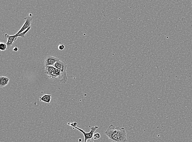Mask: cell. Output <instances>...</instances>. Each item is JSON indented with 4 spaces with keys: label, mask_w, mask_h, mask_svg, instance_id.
<instances>
[{
    "label": "cell",
    "mask_w": 192,
    "mask_h": 142,
    "mask_svg": "<svg viewBox=\"0 0 192 142\" xmlns=\"http://www.w3.org/2000/svg\"><path fill=\"white\" fill-rule=\"evenodd\" d=\"M18 48L17 47H15L14 48V49H13V51H14V52H17V51H18Z\"/></svg>",
    "instance_id": "cell-16"
},
{
    "label": "cell",
    "mask_w": 192,
    "mask_h": 142,
    "mask_svg": "<svg viewBox=\"0 0 192 142\" xmlns=\"http://www.w3.org/2000/svg\"><path fill=\"white\" fill-rule=\"evenodd\" d=\"M5 37L7 39V41L6 43L7 46V50L10 49L13 45L14 43L16 41V39L18 38V36H16V35H10L7 34H5Z\"/></svg>",
    "instance_id": "cell-5"
},
{
    "label": "cell",
    "mask_w": 192,
    "mask_h": 142,
    "mask_svg": "<svg viewBox=\"0 0 192 142\" xmlns=\"http://www.w3.org/2000/svg\"><path fill=\"white\" fill-rule=\"evenodd\" d=\"M52 98V95L45 94L42 96L39 97V100L40 101L45 102L47 103H50Z\"/></svg>",
    "instance_id": "cell-9"
},
{
    "label": "cell",
    "mask_w": 192,
    "mask_h": 142,
    "mask_svg": "<svg viewBox=\"0 0 192 142\" xmlns=\"http://www.w3.org/2000/svg\"><path fill=\"white\" fill-rule=\"evenodd\" d=\"M86 142H94V140L93 139L89 140L87 141Z\"/></svg>",
    "instance_id": "cell-17"
},
{
    "label": "cell",
    "mask_w": 192,
    "mask_h": 142,
    "mask_svg": "<svg viewBox=\"0 0 192 142\" xmlns=\"http://www.w3.org/2000/svg\"><path fill=\"white\" fill-rule=\"evenodd\" d=\"M48 75L49 78L51 79L52 80H55L57 78H60V79L62 77L61 72L57 69L55 70L48 74Z\"/></svg>",
    "instance_id": "cell-7"
},
{
    "label": "cell",
    "mask_w": 192,
    "mask_h": 142,
    "mask_svg": "<svg viewBox=\"0 0 192 142\" xmlns=\"http://www.w3.org/2000/svg\"><path fill=\"white\" fill-rule=\"evenodd\" d=\"M59 59L52 56H48L45 60V65L49 66H54L55 64L58 61H60Z\"/></svg>",
    "instance_id": "cell-6"
},
{
    "label": "cell",
    "mask_w": 192,
    "mask_h": 142,
    "mask_svg": "<svg viewBox=\"0 0 192 142\" xmlns=\"http://www.w3.org/2000/svg\"><path fill=\"white\" fill-rule=\"evenodd\" d=\"M67 124L68 125H69V126H71L73 127L76 126L78 124V123H76V122H73V123H67Z\"/></svg>",
    "instance_id": "cell-14"
},
{
    "label": "cell",
    "mask_w": 192,
    "mask_h": 142,
    "mask_svg": "<svg viewBox=\"0 0 192 142\" xmlns=\"http://www.w3.org/2000/svg\"><path fill=\"white\" fill-rule=\"evenodd\" d=\"M65 49V46L64 44H61L58 46V49L60 51H63Z\"/></svg>",
    "instance_id": "cell-15"
},
{
    "label": "cell",
    "mask_w": 192,
    "mask_h": 142,
    "mask_svg": "<svg viewBox=\"0 0 192 142\" xmlns=\"http://www.w3.org/2000/svg\"><path fill=\"white\" fill-rule=\"evenodd\" d=\"M10 79L5 76H1L0 77V87L1 88L5 87L8 85Z\"/></svg>",
    "instance_id": "cell-8"
},
{
    "label": "cell",
    "mask_w": 192,
    "mask_h": 142,
    "mask_svg": "<svg viewBox=\"0 0 192 142\" xmlns=\"http://www.w3.org/2000/svg\"><path fill=\"white\" fill-rule=\"evenodd\" d=\"M56 68H55L53 66H49V65H45V68L44 73L46 74H48L51 73L53 71L55 70Z\"/></svg>",
    "instance_id": "cell-10"
},
{
    "label": "cell",
    "mask_w": 192,
    "mask_h": 142,
    "mask_svg": "<svg viewBox=\"0 0 192 142\" xmlns=\"http://www.w3.org/2000/svg\"><path fill=\"white\" fill-rule=\"evenodd\" d=\"M73 129H74L75 128L76 129H77L80 131L81 132H82V134H83L84 138V142H86L88 140H89L92 139L93 137H94V132H95V131H96L99 127L98 126H97L93 127L91 128L90 132L89 133L86 132L85 131L81 129L80 128L77 127V126L73 127Z\"/></svg>",
    "instance_id": "cell-3"
},
{
    "label": "cell",
    "mask_w": 192,
    "mask_h": 142,
    "mask_svg": "<svg viewBox=\"0 0 192 142\" xmlns=\"http://www.w3.org/2000/svg\"><path fill=\"white\" fill-rule=\"evenodd\" d=\"M191 2H192V1H191Z\"/></svg>",
    "instance_id": "cell-18"
},
{
    "label": "cell",
    "mask_w": 192,
    "mask_h": 142,
    "mask_svg": "<svg viewBox=\"0 0 192 142\" xmlns=\"http://www.w3.org/2000/svg\"><path fill=\"white\" fill-rule=\"evenodd\" d=\"M53 66L57 69L60 71L62 74V77L60 79V82L62 83H65L68 80L66 71L67 65L66 63L64 61L60 60L57 62Z\"/></svg>",
    "instance_id": "cell-2"
},
{
    "label": "cell",
    "mask_w": 192,
    "mask_h": 142,
    "mask_svg": "<svg viewBox=\"0 0 192 142\" xmlns=\"http://www.w3.org/2000/svg\"><path fill=\"white\" fill-rule=\"evenodd\" d=\"M105 134L112 142H127L128 141L127 132L124 127H116L111 124L105 131Z\"/></svg>",
    "instance_id": "cell-1"
},
{
    "label": "cell",
    "mask_w": 192,
    "mask_h": 142,
    "mask_svg": "<svg viewBox=\"0 0 192 142\" xmlns=\"http://www.w3.org/2000/svg\"><path fill=\"white\" fill-rule=\"evenodd\" d=\"M34 18V16L31 14H29V16H27V17H25L24 19L25 20V22L24 25H23L22 28L20 29L19 31L16 34V35H18L20 34L25 31L26 29H28V28L31 27V25L32 21L33 19Z\"/></svg>",
    "instance_id": "cell-4"
},
{
    "label": "cell",
    "mask_w": 192,
    "mask_h": 142,
    "mask_svg": "<svg viewBox=\"0 0 192 142\" xmlns=\"http://www.w3.org/2000/svg\"><path fill=\"white\" fill-rule=\"evenodd\" d=\"M7 46L6 44H5L4 43L1 42L0 43V51H5V50H7Z\"/></svg>",
    "instance_id": "cell-11"
},
{
    "label": "cell",
    "mask_w": 192,
    "mask_h": 142,
    "mask_svg": "<svg viewBox=\"0 0 192 142\" xmlns=\"http://www.w3.org/2000/svg\"><path fill=\"white\" fill-rule=\"evenodd\" d=\"M101 136L100 133H96L94 134V140H97L100 138Z\"/></svg>",
    "instance_id": "cell-13"
},
{
    "label": "cell",
    "mask_w": 192,
    "mask_h": 142,
    "mask_svg": "<svg viewBox=\"0 0 192 142\" xmlns=\"http://www.w3.org/2000/svg\"><path fill=\"white\" fill-rule=\"evenodd\" d=\"M31 27L30 28H28V29H26V30H25V31L21 33L20 34L18 35H16L18 36V37H21V38H25V35L27 32L29 31L30 30Z\"/></svg>",
    "instance_id": "cell-12"
}]
</instances>
